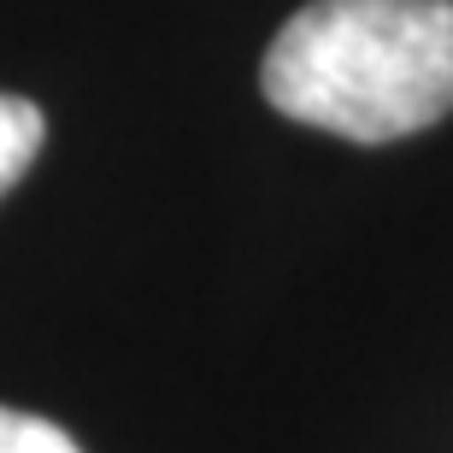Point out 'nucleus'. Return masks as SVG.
Instances as JSON below:
<instances>
[{"instance_id": "obj_1", "label": "nucleus", "mask_w": 453, "mask_h": 453, "mask_svg": "<svg viewBox=\"0 0 453 453\" xmlns=\"http://www.w3.org/2000/svg\"><path fill=\"white\" fill-rule=\"evenodd\" d=\"M259 88L348 142L430 130L453 112V0H312L265 48Z\"/></svg>"}, {"instance_id": "obj_2", "label": "nucleus", "mask_w": 453, "mask_h": 453, "mask_svg": "<svg viewBox=\"0 0 453 453\" xmlns=\"http://www.w3.org/2000/svg\"><path fill=\"white\" fill-rule=\"evenodd\" d=\"M42 135H48L42 106L24 95H0V195L30 171V159L42 153Z\"/></svg>"}, {"instance_id": "obj_3", "label": "nucleus", "mask_w": 453, "mask_h": 453, "mask_svg": "<svg viewBox=\"0 0 453 453\" xmlns=\"http://www.w3.org/2000/svg\"><path fill=\"white\" fill-rule=\"evenodd\" d=\"M0 453H83V448L59 424L35 418V412H18V406H0Z\"/></svg>"}]
</instances>
